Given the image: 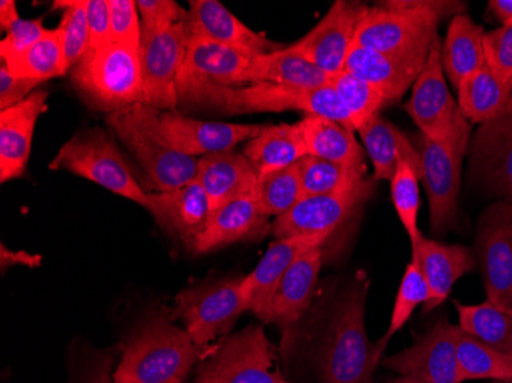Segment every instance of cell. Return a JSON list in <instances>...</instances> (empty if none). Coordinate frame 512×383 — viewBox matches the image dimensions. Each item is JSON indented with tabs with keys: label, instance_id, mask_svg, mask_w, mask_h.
<instances>
[{
	"label": "cell",
	"instance_id": "50",
	"mask_svg": "<svg viewBox=\"0 0 512 383\" xmlns=\"http://www.w3.org/2000/svg\"><path fill=\"white\" fill-rule=\"evenodd\" d=\"M111 367V354L97 353L80 371L79 383H114Z\"/></svg>",
	"mask_w": 512,
	"mask_h": 383
},
{
	"label": "cell",
	"instance_id": "30",
	"mask_svg": "<svg viewBox=\"0 0 512 383\" xmlns=\"http://www.w3.org/2000/svg\"><path fill=\"white\" fill-rule=\"evenodd\" d=\"M483 36V28L468 14H457L451 19L447 37L442 43V66L456 91L463 80L485 66Z\"/></svg>",
	"mask_w": 512,
	"mask_h": 383
},
{
	"label": "cell",
	"instance_id": "42",
	"mask_svg": "<svg viewBox=\"0 0 512 383\" xmlns=\"http://www.w3.org/2000/svg\"><path fill=\"white\" fill-rule=\"evenodd\" d=\"M419 175L413 167L402 161L398 171L391 178V200L394 210L398 213L399 221L404 226L405 232L410 236L411 246L424 238L419 230V209H421V194H419Z\"/></svg>",
	"mask_w": 512,
	"mask_h": 383
},
{
	"label": "cell",
	"instance_id": "35",
	"mask_svg": "<svg viewBox=\"0 0 512 383\" xmlns=\"http://www.w3.org/2000/svg\"><path fill=\"white\" fill-rule=\"evenodd\" d=\"M2 66L7 68L11 76L19 79L37 80L43 83L54 77H62L68 73L65 50H63V34L59 30H46V33L17 57L4 60Z\"/></svg>",
	"mask_w": 512,
	"mask_h": 383
},
{
	"label": "cell",
	"instance_id": "21",
	"mask_svg": "<svg viewBox=\"0 0 512 383\" xmlns=\"http://www.w3.org/2000/svg\"><path fill=\"white\" fill-rule=\"evenodd\" d=\"M48 91L36 89L25 102L0 111V181L23 177L30 161L34 129L48 111Z\"/></svg>",
	"mask_w": 512,
	"mask_h": 383
},
{
	"label": "cell",
	"instance_id": "47",
	"mask_svg": "<svg viewBox=\"0 0 512 383\" xmlns=\"http://www.w3.org/2000/svg\"><path fill=\"white\" fill-rule=\"evenodd\" d=\"M46 28L43 27V19H20L7 31V37L0 42V62L13 59L23 51L33 46L43 34Z\"/></svg>",
	"mask_w": 512,
	"mask_h": 383
},
{
	"label": "cell",
	"instance_id": "26",
	"mask_svg": "<svg viewBox=\"0 0 512 383\" xmlns=\"http://www.w3.org/2000/svg\"><path fill=\"white\" fill-rule=\"evenodd\" d=\"M358 134L373 164V180L391 181L402 161H407L422 180L421 154L410 138L384 115L376 114Z\"/></svg>",
	"mask_w": 512,
	"mask_h": 383
},
{
	"label": "cell",
	"instance_id": "14",
	"mask_svg": "<svg viewBox=\"0 0 512 383\" xmlns=\"http://www.w3.org/2000/svg\"><path fill=\"white\" fill-rule=\"evenodd\" d=\"M459 325L439 319L407 350L382 361L385 368L421 383H462L457 362Z\"/></svg>",
	"mask_w": 512,
	"mask_h": 383
},
{
	"label": "cell",
	"instance_id": "39",
	"mask_svg": "<svg viewBox=\"0 0 512 383\" xmlns=\"http://www.w3.org/2000/svg\"><path fill=\"white\" fill-rule=\"evenodd\" d=\"M253 197L266 217L276 220L286 215L304 198L298 163L260 175L253 189Z\"/></svg>",
	"mask_w": 512,
	"mask_h": 383
},
{
	"label": "cell",
	"instance_id": "22",
	"mask_svg": "<svg viewBox=\"0 0 512 383\" xmlns=\"http://www.w3.org/2000/svg\"><path fill=\"white\" fill-rule=\"evenodd\" d=\"M272 232L270 218L261 212L252 194L243 195L212 212L204 232L195 241L194 253H209L243 241H261Z\"/></svg>",
	"mask_w": 512,
	"mask_h": 383
},
{
	"label": "cell",
	"instance_id": "17",
	"mask_svg": "<svg viewBox=\"0 0 512 383\" xmlns=\"http://www.w3.org/2000/svg\"><path fill=\"white\" fill-rule=\"evenodd\" d=\"M416 145L421 154L422 181L427 189L431 230L436 235H444L456 223L463 155L422 134L417 137Z\"/></svg>",
	"mask_w": 512,
	"mask_h": 383
},
{
	"label": "cell",
	"instance_id": "51",
	"mask_svg": "<svg viewBox=\"0 0 512 383\" xmlns=\"http://www.w3.org/2000/svg\"><path fill=\"white\" fill-rule=\"evenodd\" d=\"M42 262V256L33 255L28 253L27 250H8L7 247L2 244L0 246V267H2V273L7 272L8 267L23 266V267H39Z\"/></svg>",
	"mask_w": 512,
	"mask_h": 383
},
{
	"label": "cell",
	"instance_id": "10",
	"mask_svg": "<svg viewBox=\"0 0 512 383\" xmlns=\"http://www.w3.org/2000/svg\"><path fill=\"white\" fill-rule=\"evenodd\" d=\"M244 276L203 282L181 290L175 298V318L191 334L200 350L226 338L247 308L241 293Z\"/></svg>",
	"mask_w": 512,
	"mask_h": 383
},
{
	"label": "cell",
	"instance_id": "15",
	"mask_svg": "<svg viewBox=\"0 0 512 383\" xmlns=\"http://www.w3.org/2000/svg\"><path fill=\"white\" fill-rule=\"evenodd\" d=\"M365 10L367 5L362 2L336 0L306 36L287 48L306 57L324 73L336 76L345 69V62L355 45L356 30Z\"/></svg>",
	"mask_w": 512,
	"mask_h": 383
},
{
	"label": "cell",
	"instance_id": "46",
	"mask_svg": "<svg viewBox=\"0 0 512 383\" xmlns=\"http://www.w3.org/2000/svg\"><path fill=\"white\" fill-rule=\"evenodd\" d=\"M137 7L145 31L168 30L188 17L175 0H138Z\"/></svg>",
	"mask_w": 512,
	"mask_h": 383
},
{
	"label": "cell",
	"instance_id": "45",
	"mask_svg": "<svg viewBox=\"0 0 512 383\" xmlns=\"http://www.w3.org/2000/svg\"><path fill=\"white\" fill-rule=\"evenodd\" d=\"M109 16V42L140 46L143 27L135 0H109Z\"/></svg>",
	"mask_w": 512,
	"mask_h": 383
},
{
	"label": "cell",
	"instance_id": "16",
	"mask_svg": "<svg viewBox=\"0 0 512 383\" xmlns=\"http://www.w3.org/2000/svg\"><path fill=\"white\" fill-rule=\"evenodd\" d=\"M467 155L470 183L512 204V111L482 123Z\"/></svg>",
	"mask_w": 512,
	"mask_h": 383
},
{
	"label": "cell",
	"instance_id": "8",
	"mask_svg": "<svg viewBox=\"0 0 512 383\" xmlns=\"http://www.w3.org/2000/svg\"><path fill=\"white\" fill-rule=\"evenodd\" d=\"M402 108L422 135L450 146L463 157L467 155L473 129L448 88L439 37L431 48L427 65L411 88L410 99Z\"/></svg>",
	"mask_w": 512,
	"mask_h": 383
},
{
	"label": "cell",
	"instance_id": "2",
	"mask_svg": "<svg viewBox=\"0 0 512 383\" xmlns=\"http://www.w3.org/2000/svg\"><path fill=\"white\" fill-rule=\"evenodd\" d=\"M180 103L206 106L224 115L261 114V112L299 111L306 115L330 118L355 132L335 89L296 88V86L255 83L226 88L207 82L178 83Z\"/></svg>",
	"mask_w": 512,
	"mask_h": 383
},
{
	"label": "cell",
	"instance_id": "28",
	"mask_svg": "<svg viewBox=\"0 0 512 383\" xmlns=\"http://www.w3.org/2000/svg\"><path fill=\"white\" fill-rule=\"evenodd\" d=\"M315 246H324V244L318 243L315 239L299 238V236L273 241L255 270L244 276L241 282V293H243L247 311L255 316L258 315L275 290L279 279L283 278L293 262L302 252Z\"/></svg>",
	"mask_w": 512,
	"mask_h": 383
},
{
	"label": "cell",
	"instance_id": "25",
	"mask_svg": "<svg viewBox=\"0 0 512 383\" xmlns=\"http://www.w3.org/2000/svg\"><path fill=\"white\" fill-rule=\"evenodd\" d=\"M253 57L220 43L194 37L189 39L186 59L178 83L207 82L226 88L249 86Z\"/></svg>",
	"mask_w": 512,
	"mask_h": 383
},
{
	"label": "cell",
	"instance_id": "56",
	"mask_svg": "<svg viewBox=\"0 0 512 383\" xmlns=\"http://www.w3.org/2000/svg\"><path fill=\"white\" fill-rule=\"evenodd\" d=\"M508 383H512V380H511V382H508Z\"/></svg>",
	"mask_w": 512,
	"mask_h": 383
},
{
	"label": "cell",
	"instance_id": "7",
	"mask_svg": "<svg viewBox=\"0 0 512 383\" xmlns=\"http://www.w3.org/2000/svg\"><path fill=\"white\" fill-rule=\"evenodd\" d=\"M51 171H66L105 187L152 213L151 194L135 180L114 137L105 129L89 128L74 134L50 163Z\"/></svg>",
	"mask_w": 512,
	"mask_h": 383
},
{
	"label": "cell",
	"instance_id": "38",
	"mask_svg": "<svg viewBox=\"0 0 512 383\" xmlns=\"http://www.w3.org/2000/svg\"><path fill=\"white\" fill-rule=\"evenodd\" d=\"M298 169L304 197L341 194L356 189L367 180L365 172L310 155L298 161Z\"/></svg>",
	"mask_w": 512,
	"mask_h": 383
},
{
	"label": "cell",
	"instance_id": "23",
	"mask_svg": "<svg viewBox=\"0 0 512 383\" xmlns=\"http://www.w3.org/2000/svg\"><path fill=\"white\" fill-rule=\"evenodd\" d=\"M152 215L169 235L180 239L189 250L211 218V203L200 181L194 180L168 192L151 194Z\"/></svg>",
	"mask_w": 512,
	"mask_h": 383
},
{
	"label": "cell",
	"instance_id": "52",
	"mask_svg": "<svg viewBox=\"0 0 512 383\" xmlns=\"http://www.w3.org/2000/svg\"><path fill=\"white\" fill-rule=\"evenodd\" d=\"M488 11L502 27H512V0H490Z\"/></svg>",
	"mask_w": 512,
	"mask_h": 383
},
{
	"label": "cell",
	"instance_id": "12",
	"mask_svg": "<svg viewBox=\"0 0 512 383\" xmlns=\"http://www.w3.org/2000/svg\"><path fill=\"white\" fill-rule=\"evenodd\" d=\"M189 36L183 23L168 30L145 31L140 43L142 62V105L158 111H175L177 82L188 51Z\"/></svg>",
	"mask_w": 512,
	"mask_h": 383
},
{
	"label": "cell",
	"instance_id": "1",
	"mask_svg": "<svg viewBox=\"0 0 512 383\" xmlns=\"http://www.w3.org/2000/svg\"><path fill=\"white\" fill-rule=\"evenodd\" d=\"M467 10L462 2L391 0L367 7L355 45L422 71L436 42L440 20Z\"/></svg>",
	"mask_w": 512,
	"mask_h": 383
},
{
	"label": "cell",
	"instance_id": "9",
	"mask_svg": "<svg viewBox=\"0 0 512 383\" xmlns=\"http://www.w3.org/2000/svg\"><path fill=\"white\" fill-rule=\"evenodd\" d=\"M273 345L261 325H249L204 351L195 383H283Z\"/></svg>",
	"mask_w": 512,
	"mask_h": 383
},
{
	"label": "cell",
	"instance_id": "13",
	"mask_svg": "<svg viewBox=\"0 0 512 383\" xmlns=\"http://www.w3.org/2000/svg\"><path fill=\"white\" fill-rule=\"evenodd\" d=\"M375 180H365L356 189L341 194L304 197L292 210L276 218L272 223V235L276 239H315L325 244L330 236L348 220L355 210L373 195Z\"/></svg>",
	"mask_w": 512,
	"mask_h": 383
},
{
	"label": "cell",
	"instance_id": "33",
	"mask_svg": "<svg viewBox=\"0 0 512 383\" xmlns=\"http://www.w3.org/2000/svg\"><path fill=\"white\" fill-rule=\"evenodd\" d=\"M459 106L470 125H482L512 111V89L483 66L457 88Z\"/></svg>",
	"mask_w": 512,
	"mask_h": 383
},
{
	"label": "cell",
	"instance_id": "44",
	"mask_svg": "<svg viewBox=\"0 0 512 383\" xmlns=\"http://www.w3.org/2000/svg\"><path fill=\"white\" fill-rule=\"evenodd\" d=\"M485 66L512 89V27H500L483 36Z\"/></svg>",
	"mask_w": 512,
	"mask_h": 383
},
{
	"label": "cell",
	"instance_id": "19",
	"mask_svg": "<svg viewBox=\"0 0 512 383\" xmlns=\"http://www.w3.org/2000/svg\"><path fill=\"white\" fill-rule=\"evenodd\" d=\"M189 5L188 17L184 20L189 39L211 40L250 57L286 48L283 43L270 40L266 34L250 30L218 0H191Z\"/></svg>",
	"mask_w": 512,
	"mask_h": 383
},
{
	"label": "cell",
	"instance_id": "4",
	"mask_svg": "<svg viewBox=\"0 0 512 383\" xmlns=\"http://www.w3.org/2000/svg\"><path fill=\"white\" fill-rule=\"evenodd\" d=\"M203 354L188 331L158 311L132 331L112 379L114 383H184Z\"/></svg>",
	"mask_w": 512,
	"mask_h": 383
},
{
	"label": "cell",
	"instance_id": "32",
	"mask_svg": "<svg viewBox=\"0 0 512 383\" xmlns=\"http://www.w3.org/2000/svg\"><path fill=\"white\" fill-rule=\"evenodd\" d=\"M345 71L378 88L388 103L399 102L421 74L405 63L356 45L348 54Z\"/></svg>",
	"mask_w": 512,
	"mask_h": 383
},
{
	"label": "cell",
	"instance_id": "27",
	"mask_svg": "<svg viewBox=\"0 0 512 383\" xmlns=\"http://www.w3.org/2000/svg\"><path fill=\"white\" fill-rule=\"evenodd\" d=\"M260 174L243 152L229 151L200 158L197 180L206 192L211 210L252 194ZM212 215V213H211Z\"/></svg>",
	"mask_w": 512,
	"mask_h": 383
},
{
	"label": "cell",
	"instance_id": "55",
	"mask_svg": "<svg viewBox=\"0 0 512 383\" xmlns=\"http://www.w3.org/2000/svg\"><path fill=\"white\" fill-rule=\"evenodd\" d=\"M283 383H292V382H287V380H286V379H284V380H283Z\"/></svg>",
	"mask_w": 512,
	"mask_h": 383
},
{
	"label": "cell",
	"instance_id": "54",
	"mask_svg": "<svg viewBox=\"0 0 512 383\" xmlns=\"http://www.w3.org/2000/svg\"><path fill=\"white\" fill-rule=\"evenodd\" d=\"M390 383H421L417 380L410 379V377L398 376L396 379L391 380Z\"/></svg>",
	"mask_w": 512,
	"mask_h": 383
},
{
	"label": "cell",
	"instance_id": "3",
	"mask_svg": "<svg viewBox=\"0 0 512 383\" xmlns=\"http://www.w3.org/2000/svg\"><path fill=\"white\" fill-rule=\"evenodd\" d=\"M370 289L367 273H359L336 305L319 351L321 383H375L387 345L368 339L365 308Z\"/></svg>",
	"mask_w": 512,
	"mask_h": 383
},
{
	"label": "cell",
	"instance_id": "40",
	"mask_svg": "<svg viewBox=\"0 0 512 383\" xmlns=\"http://www.w3.org/2000/svg\"><path fill=\"white\" fill-rule=\"evenodd\" d=\"M332 88L344 105L355 132L376 114H381V109L388 105V100L378 88L345 69L333 76Z\"/></svg>",
	"mask_w": 512,
	"mask_h": 383
},
{
	"label": "cell",
	"instance_id": "29",
	"mask_svg": "<svg viewBox=\"0 0 512 383\" xmlns=\"http://www.w3.org/2000/svg\"><path fill=\"white\" fill-rule=\"evenodd\" d=\"M298 125L306 141L307 155L367 174L365 152L356 140L355 132L335 120L318 115H306Z\"/></svg>",
	"mask_w": 512,
	"mask_h": 383
},
{
	"label": "cell",
	"instance_id": "37",
	"mask_svg": "<svg viewBox=\"0 0 512 383\" xmlns=\"http://www.w3.org/2000/svg\"><path fill=\"white\" fill-rule=\"evenodd\" d=\"M457 362L460 380L491 379L511 382L512 359L480 342L471 334L457 333Z\"/></svg>",
	"mask_w": 512,
	"mask_h": 383
},
{
	"label": "cell",
	"instance_id": "6",
	"mask_svg": "<svg viewBox=\"0 0 512 383\" xmlns=\"http://www.w3.org/2000/svg\"><path fill=\"white\" fill-rule=\"evenodd\" d=\"M69 73L86 105L108 115L142 99L140 46L108 42L96 53L86 54Z\"/></svg>",
	"mask_w": 512,
	"mask_h": 383
},
{
	"label": "cell",
	"instance_id": "18",
	"mask_svg": "<svg viewBox=\"0 0 512 383\" xmlns=\"http://www.w3.org/2000/svg\"><path fill=\"white\" fill-rule=\"evenodd\" d=\"M263 129V125L203 122L175 111L160 112L155 120V131L169 148L197 158L235 151Z\"/></svg>",
	"mask_w": 512,
	"mask_h": 383
},
{
	"label": "cell",
	"instance_id": "31",
	"mask_svg": "<svg viewBox=\"0 0 512 383\" xmlns=\"http://www.w3.org/2000/svg\"><path fill=\"white\" fill-rule=\"evenodd\" d=\"M243 154L263 175L298 163L307 157L306 141L298 123L264 126L263 131L247 141Z\"/></svg>",
	"mask_w": 512,
	"mask_h": 383
},
{
	"label": "cell",
	"instance_id": "24",
	"mask_svg": "<svg viewBox=\"0 0 512 383\" xmlns=\"http://www.w3.org/2000/svg\"><path fill=\"white\" fill-rule=\"evenodd\" d=\"M413 249V258L421 264L422 273L430 289V301L424 305V313L444 304L454 284L462 276L473 272L477 266L476 255L460 244H445L437 239L422 238Z\"/></svg>",
	"mask_w": 512,
	"mask_h": 383
},
{
	"label": "cell",
	"instance_id": "41",
	"mask_svg": "<svg viewBox=\"0 0 512 383\" xmlns=\"http://www.w3.org/2000/svg\"><path fill=\"white\" fill-rule=\"evenodd\" d=\"M428 301H430V289H428L427 281H425L424 273H422L421 264L411 256L410 264L405 267L404 276H402L401 284H399L388 330L385 331L384 338L381 341L388 345L394 334L401 331L410 321L414 310L419 305L427 304Z\"/></svg>",
	"mask_w": 512,
	"mask_h": 383
},
{
	"label": "cell",
	"instance_id": "20",
	"mask_svg": "<svg viewBox=\"0 0 512 383\" xmlns=\"http://www.w3.org/2000/svg\"><path fill=\"white\" fill-rule=\"evenodd\" d=\"M324 261V246L307 249L279 279L270 298L256 318L264 324L289 328L306 313L318 284Z\"/></svg>",
	"mask_w": 512,
	"mask_h": 383
},
{
	"label": "cell",
	"instance_id": "5",
	"mask_svg": "<svg viewBox=\"0 0 512 383\" xmlns=\"http://www.w3.org/2000/svg\"><path fill=\"white\" fill-rule=\"evenodd\" d=\"M161 111L151 106H129L106 115V125L131 152L157 192H168L197 180L200 158L169 148L155 131Z\"/></svg>",
	"mask_w": 512,
	"mask_h": 383
},
{
	"label": "cell",
	"instance_id": "36",
	"mask_svg": "<svg viewBox=\"0 0 512 383\" xmlns=\"http://www.w3.org/2000/svg\"><path fill=\"white\" fill-rule=\"evenodd\" d=\"M459 315V328L488 347L512 359V310L493 302L465 305L454 302Z\"/></svg>",
	"mask_w": 512,
	"mask_h": 383
},
{
	"label": "cell",
	"instance_id": "11",
	"mask_svg": "<svg viewBox=\"0 0 512 383\" xmlns=\"http://www.w3.org/2000/svg\"><path fill=\"white\" fill-rule=\"evenodd\" d=\"M474 255L486 301L512 310V204L497 200L477 220Z\"/></svg>",
	"mask_w": 512,
	"mask_h": 383
},
{
	"label": "cell",
	"instance_id": "49",
	"mask_svg": "<svg viewBox=\"0 0 512 383\" xmlns=\"http://www.w3.org/2000/svg\"><path fill=\"white\" fill-rule=\"evenodd\" d=\"M40 82L11 76L5 66H0V111L20 105L39 89Z\"/></svg>",
	"mask_w": 512,
	"mask_h": 383
},
{
	"label": "cell",
	"instance_id": "53",
	"mask_svg": "<svg viewBox=\"0 0 512 383\" xmlns=\"http://www.w3.org/2000/svg\"><path fill=\"white\" fill-rule=\"evenodd\" d=\"M22 17L17 13L14 0H2L0 2V28L4 31L10 30L14 23L19 22Z\"/></svg>",
	"mask_w": 512,
	"mask_h": 383
},
{
	"label": "cell",
	"instance_id": "48",
	"mask_svg": "<svg viewBox=\"0 0 512 383\" xmlns=\"http://www.w3.org/2000/svg\"><path fill=\"white\" fill-rule=\"evenodd\" d=\"M83 7H85L86 17H88V53H96L109 42V31H111L109 0H83Z\"/></svg>",
	"mask_w": 512,
	"mask_h": 383
},
{
	"label": "cell",
	"instance_id": "43",
	"mask_svg": "<svg viewBox=\"0 0 512 383\" xmlns=\"http://www.w3.org/2000/svg\"><path fill=\"white\" fill-rule=\"evenodd\" d=\"M54 8L63 11L59 30L63 34V50L69 71L86 56L89 50V27L83 0H57Z\"/></svg>",
	"mask_w": 512,
	"mask_h": 383
},
{
	"label": "cell",
	"instance_id": "34",
	"mask_svg": "<svg viewBox=\"0 0 512 383\" xmlns=\"http://www.w3.org/2000/svg\"><path fill=\"white\" fill-rule=\"evenodd\" d=\"M332 79L333 76L287 46L276 53L253 57L249 71V85L275 83L296 88H324L332 85Z\"/></svg>",
	"mask_w": 512,
	"mask_h": 383
}]
</instances>
